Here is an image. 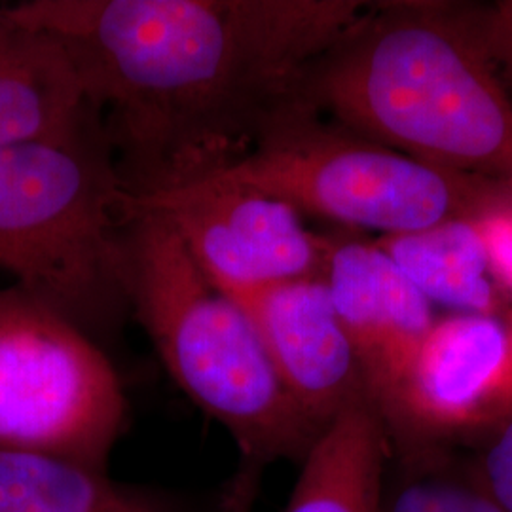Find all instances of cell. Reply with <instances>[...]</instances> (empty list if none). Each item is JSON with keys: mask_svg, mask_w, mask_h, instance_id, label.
<instances>
[{"mask_svg": "<svg viewBox=\"0 0 512 512\" xmlns=\"http://www.w3.org/2000/svg\"><path fill=\"white\" fill-rule=\"evenodd\" d=\"M361 0H29L2 6L52 38L131 196L224 173L296 101Z\"/></svg>", "mask_w": 512, "mask_h": 512, "instance_id": "1", "label": "cell"}, {"mask_svg": "<svg viewBox=\"0 0 512 512\" xmlns=\"http://www.w3.org/2000/svg\"><path fill=\"white\" fill-rule=\"evenodd\" d=\"M505 59L492 10L368 2L306 71L296 103L425 164L512 186Z\"/></svg>", "mask_w": 512, "mask_h": 512, "instance_id": "2", "label": "cell"}, {"mask_svg": "<svg viewBox=\"0 0 512 512\" xmlns=\"http://www.w3.org/2000/svg\"><path fill=\"white\" fill-rule=\"evenodd\" d=\"M126 222L131 313L173 382L234 440L228 507L253 512L266 469L300 465L323 431L294 403L249 315L179 238L156 220Z\"/></svg>", "mask_w": 512, "mask_h": 512, "instance_id": "3", "label": "cell"}, {"mask_svg": "<svg viewBox=\"0 0 512 512\" xmlns=\"http://www.w3.org/2000/svg\"><path fill=\"white\" fill-rule=\"evenodd\" d=\"M124 194L95 112L0 147V272L97 344L131 311Z\"/></svg>", "mask_w": 512, "mask_h": 512, "instance_id": "4", "label": "cell"}, {"mask_svg": "<svg viewBox=\"0 0 512 512\" xmlns=\"http://www.w3.org/2000/svg\"><path fill=\"white\" fill-rule=\"evenodd\" d=\"M340 230L397 236L476 219L512 198V186L425 164L376 145L293 103L255 150L217 173Z\"/></svg>", "mask_w": 512, "mask_h": 512, "instance_id": "5", "label": "cell"}, {"mask_svg": "<svg viewBox=\"0 0 512 512\" xmlns=\"http://www.w3.org/2000/svg\"><path fill=\"white\" fill-rule=\"evenodd\" d=\"M126 423L103 348L23 289H0V450L107 471Z\"/></svg>", "mask_w": 512, "mask_h": 512, "instance_id": "6", "label": "cell"}, {"mask_svg": "<svg viewBox=\"0 0 512 512\" xmlns=\"http://www.w3.org/2000/svg\"><path fill=\"white\" fill-rule=\"evenodd\" d=\"M124 219L164 224L222 293L321 277L327 239L311 232L289 203L220 175L150 192L124 194Z\"/></svg>", "mask_w": 512, "mask_h": 512, "instance_id": "7", "label": "cell"}, {"mask_svg": "<svg viewBox=\"0 0 512 512\" xmlns=\"http://www.w3.org/2000/svg\"><path fill=\"white\" fill-rule=\"evenodd\" d=\"M393 452L446 448L512 418V325L507 317L435 319L380 412Z\"/></svg>", "mask_w": 512, "mask_h": 512, "instance_id": "8", "label": "cell"}, {"mask_svg": "<svg viewBox=\"0 0 512 512\" xmlns=\"http://www.w3.org/2000/svg\"><path fill=\"white\" fill-rule=\"evenodd\" d=\"M323 279L361 366L370 403L382 412L433 327L431 302L374 239L332 228Z\"/></svg>", "mask_w": 512, "mask_h": 512, "instance_id": "9", "label": "cell"}, {"mask_svg": "<svg viewBox=\"0 0 512 512\" xmlns=\"http://www.w3.org/2000/svg\"><path fill=\"white\" fill-rule=\"evenodd\" d=\"M228 296L249 315L281 382L319 431L351 404L368 399L323 275Z\"/></svg>", "mask_w": 512, "mask_h": 512, "instance_id": "10", "label": "cell"}, {"mask_svg": "<svg viewBox=\"0 0 512 512\" xmlns=\"http://www.w3.org/2000/svg\"><path fill=\"white\" fill-rule=\"evenodd\" d=\"M0 512H230L224 484L122 482L65 459L0 450Z\"/></svg>", "mask_w": 512, "mask_h": 512, "instance_id": "11", "label": "cell"}, {"mask_svg": "<svg viewBox=\"0 0 512 512\" xmlns=\"http://www.w3.org/2000/svg\"><path fill=\"white\" fill-rule=\"evenodd\" d=\"M391 456L376 406L368 399L351 404L302 459L283 512H380Z\"/></svg>", "mask_w": 512, "mask_h": 512, "instance_id": "12", "label": "cell"}, {"mask_svg": "<svg viewBox=\"0 0 512 512\" xmlns=\"http://www.w3.org/2000/svg\"><path fill=\"white\" fill-rule=\"evenodd\" d=\"M93 110L52 38L0 19V147L59 135Z\"/></svg>", "mask_w": 512, "mask_h": 512, "instance_id": "13", "label": "cell"}, {"mask_svg": "<svg viewBox=\"0 0 512 512\" xmlns=\"http://www.w3.org/2000/svg\"><path fill=\"white\" fill-rule=\"evenodd\" d=\"M374 241L429 302L454 313L507 317L511 311V300L492 274L476 219L446 220Z\"/></svg>", "mask_w": 512, "mask_h": 512, "instance_id": "14", "label": "cell"}, {"mask_svg": "<svg viewBox=\"0 0 512 512\" xmlns=\"http://www.w3.org/2000/svg\"><path fill=\"white\" fill-rule=\"evenodd\" d=\"M380 512H505L446 448L393 452Z\"/></svg>", "mask_w": 512, "mask_h": 512, "instance_id": "15", "label": "cell"}, {"mask_svg": "<svg viewBox=\"0 0 512 512\" xmlns=\"http://www.w3.org/2000/svg\"><path fill=\"white\" fill-rule=\"evenodd\" d=\"M467 465L495 503L512 512V418L486 435L482 448Z\"/></svg>", "mask_w": 512, "mask_h": 512, "instance_id": "16", "label": "cell"}, {"mask_svg": "<svg viewBox=\"0 0 512 512\" xmlns=\"http://www.w3.org/2000/svg\"><path fill=\"white\" fill-rule=\"evenodd\" d=\"M476 224L486 243L494 279L512 304V198L476 217Z\"/></svg>", "mask_w": 512, "mask_h": 512, "instance_id": "17", "label": "cell"}, {"mask_svg": "<svg viewBox=\"0 0 512 512\" xmlns=\"http://www.w3.org/2000/svg\"><path fill=\"white\" fill-rule=\"evenodd\" d=\"M492 14H494L495 29L503 40V44L507 46L509 54L512 55V0L499 2L492 10Z\"/></svg>", "mask_w": 512, "mask_h": 512, "instance_id": "18", "label": "cell"}, {"mask_svg": "<svg viewBox=\"0 0 512 512\" xmlns=\"http://www.w3.org/2000/svg\"><path fill=\"white\" fill-rule=\"evenodd\" d=\"M507 321H509V323H511V325H512V308H511V311H509V313H507Z\"/></svg>", "mask_w": 512, "mask_h": 512, "instance_id": "19", "label": "cell"}, {"mask_svg": "<svg viewBox=\"0 0 512 512\" xmlns=\"http://www.w3.org/2000/svg\"><path fill=\"white\" fill-rule=\"evenodd\" d=\"M0 19H2V8H0Z\"/></svg>", "mask_w": 512, "mask_h": 512, "instance_id": "20", "label": "cell"}]
</instances>
